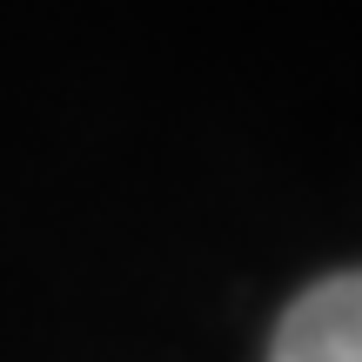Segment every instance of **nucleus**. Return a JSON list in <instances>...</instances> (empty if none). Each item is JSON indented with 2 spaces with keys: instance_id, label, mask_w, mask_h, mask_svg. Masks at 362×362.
Listing matches in <instances>:
<instances>
[{
  "instance_id": "1",
  "label": "nucleus",
  "mask_w": 362,
  "mask_h": 362,
  "mask_svg": "<svg viewBox=\"0 0 362 362\" xmlns=\"http://www.w3.org/2000/svg\"><path fill=\"white\" fill-rule=\"evenodd\" d=\"M269 362H362V269L302 288L275 322Z\"/></svg>"
}]
</instances>
